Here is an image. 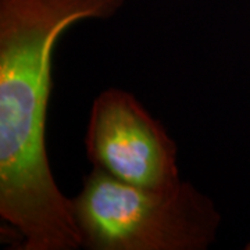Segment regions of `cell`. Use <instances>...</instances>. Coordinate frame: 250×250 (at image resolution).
Segmentation results:
<instances>
[{
  "mask_svg": "<svg viewBox=\"0 0 250 250\" xmlns=\"http://www.w3.org/2000/svg\"><path fill=\"white\" fill-rule=\"evenodd\" d=\"M85 150L95 168L134 187L171 190L184 181L175 141L128 90L110 88L93 100Z\"/></svg>",
  "mask_w": 250,
  "mask_h": 250,
  "instance_id": "3",
  "label": "cell"
},
{
  "mask_svg": "<svg viewBox=\"0 0 250 250\" xmlns=\"http://www.w3.org/2000/svg\"><path fill=\"white\" fill-rule=\"evenodd\" d=\"M125 0H0V217L21 250L82 248L46 147L59 39Z\"/></svg>",
  "mask_w": 250,
  "mask_h": 250,
  "instance_id": "1",
  "label": "cell"
},
{
  "mask_svg": "<svg viewBox=\"0 0 250 250\" xmlns=\"http://www.w3.org/2000/svg\"><path fill=\"white\" fill-rule=\"evenodd\" d=\"M246 249L250 250V242H249V243H248V245H246Z\"/></svg>",
  "mask_w": 250,
  "mask_h": 250,
  "instance_id": "4",
  "label": "cell"
},
{
  "mask_svg": "<svg viewBox=\"0 0 250 250\" xmlns=\"http://www.w3.org/2000/svg\"><path fill=\"white\" fill-rule=\"evenodd\" d=\"M71 207L81 245L90 250H206L221 225L214 200L190 182L153 190L95 167Z\"/></svg>",
  "mask_w": 250,
  "mask_h": 250,
  "instance_id": "2",
  "label": "cell"
}]
</instances>
